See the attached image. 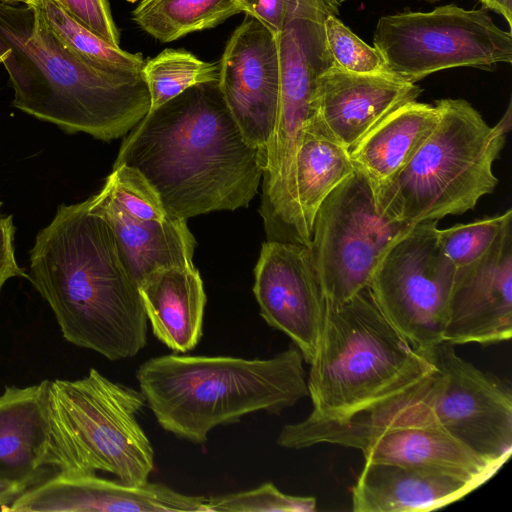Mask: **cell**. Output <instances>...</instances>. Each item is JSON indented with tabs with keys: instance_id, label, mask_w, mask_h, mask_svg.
Instances as JSON below:
<instances>
[{
	"instance_id": "obj_36",
	"label": "cell",
	"mask_w": 512,
	"mask_h": 512,
	"mask_svg": "<svg viewBox=\"0 0 512 512\" xmlns=\"http://www.w3.org/2000/svg\"><path fill=\"white\" fill-rule=\"evenodd\" d=\"M421 1H424V2H427V3H435V2H438L440 0H421Z\"/></svg>"
},
{
	"instance_id": "obj_6",
	"label": "cell",
	"mask_w": 512,
	"mask_h": 512,
	"mask_svg": "<svg viewBox=\"0 0 512 512\" xmlns=\"http://www.w3.org/2000/svg\"><path fill=\"white\" fill-rule=\"evenodd\" d=\"M439 120L405 166L374 188L378 210L410 225L461 215L494 191L492 165L512 126L511 101L490 126L464 99L435 102Z\"/></svg>"
},
{
	"instance_id": "obj_13",
	"label": "cell",
	"mask_w": 512,
	"mask_h": 512,
	"mask_svg": "<svg viewBox=\"0 0 512 512\" xmlns=\"http://www.w3.org/2000/svg\"><path fill=\"white\" fill-rule=\"evenodd\" d=\"M218 85L244 139L258 151L264 171L280 97L276 34L246 15L225 46Z\"/></svg>"
},
{
	"instance_id": "obj_15",
	"label": "cell",
	"mask_w": 512,
	"mask_h": 512,
	"mask_svg": "<svg viewBox=\"0 0 512 512\" xmlns=\"http://www.w3.org/2000/svg\"><path fill=\"white\" fill-rule=\"evenodd\" d=\"M512 336V225L490 250L456 274L443 342L494 344Z\"/></svg>"
},
{
	"instance_id": "obj_38",
	"label": "cell",
	"mask_w": 512,
	"mask_h": 512,
	"mask_svg": "<svg viewBox=\"0 0 512 512\" xmlns=\"http://www.w3.org/2000/svg\"><path fill=\"white\" fill-rule=\"evenodd\" d=\"M1 205H2V204H1V202H0V209H1Z\"/></svg>"
},
{
	"instance_id": "obj_26",
	"label": "cell",
	"mask_w": 512,
	"mask_h": 512,
	"mask_svg": "<svg viewBox=\"0 0 512 512\" xmlns=\"http://www.w3.org/2000/svg\"><path fill=\"white\" fill-rule=\"evenodd\" d=\"M142 74L150 94V109H157L188 88L219 80V62H207L184 49H165L144 61Z\"/></svg>"
},
{
	"instance_id": "obj_30",
	"label": "cell",
	"mask_w": 512,
	"mask_h": 512,
	"mask_svg": "<svg viewBox=\"0 0 512 512\" xmlns=\"http://www.w3.org/2000/svg\"><path fill=\"white\" fill-rule=\"evenodd\" d=\"M324 31L330 54L341 69L358 74L390 73L379 51L356 36L337 15L326 17Z\"/></svg>"
},
{
	"instance_id": "obj_31",
	"label": "cell",
	"mask_w": 512,
	"mask_h": 512,
	"mask_svg": "<svg viewBox=\"0 0 512 512\" xmlns=\"http://www.w3.org/2000/svg\"><path fill=\"white\" fill-rule=\"evenodd\" d=\"M75 20L111 45L119 46L120 34L108 0H56Z\"/></svg>"
},
{
	"instance_id": "obj_17",
	"label": "cell",
	"mask_w": 512,
	"mask_h": 512,
	"mask_svg": "<svg viewBox=\"0 0 512 512\" xmlns=\"http://www.w3.org/2000/svg\"><path fill=\"white\" fill-rule=\"evenodd\" d=\"M422 89L391 73L358 74L335 63L319 78L316 118L326 132L349 149L387 114L417 100Z\"/></svg>"
},
{
	"instance_id": "obj_33",
	"label": "cell",
	"mask_w": 512,
	"mask_h": 512,
	"mask_svg": "<svg viewBox=\"0 0 512 512\" xmlns=\"http://www.w3.org/2000/svg\"><path fill=\"white\" fill-rule=\"evenodd\" d=\"M15 226L12 215L0 217V293L6 282L29 275L18 265L14 248Z\"/></svg>"
},
{
	"instance_id": "obj_22",
	"label": "cell",
	"mask_w": 512,
	"mask_h": 512,
	"mask_svg": "<svg viewBox=\"0 0 512 512\" xmlns=\"http://www.w3.org/2000/svg\"><path fill=\"white\" fill-rule=\"evenodd\" d=\"M438 120L435 104L414 100L397 107L348 149L354 168L380 186L405 166Z\"/></svg>"
},
{
	"instance_id": "obj_25",
	"label": "cell",
	"mask_w": 512,
	"mask_h": 512,
	"mask_svg": "<svg viewBox=\"0 0 512 512\" xmlns=\"http://www.w3.org/2000/svg\"><path fill=\"white\" fill-rule=\"evenodd\" d=\"M30 6L54 36L78 56L109 67L141 72L140 53H130L100 38L69 15L56 0H1Z\"/></svg>"
},
{
	"instance_id": "obj_24",
	"label": "cell",
	"mask_w": 512,
	"mask_h": 512,
	"mask_svg": "<svg viewBox=\"0 0 512 512\" xmlns=\"http://www.w3.org/2000/svg\"><path fill=\"white\" fill-rule=\"evenodd\" d=\"M239 12V0H141L132 19L145 33L168 43Z\"/></svg>"
},
{
	"instance_id": "obj_2",
	"label": "cell",
	"mask_w": 512,
	"mask_h": 512,
	"mask_svg": "<svg viewBox=\"0 0 512 512\" xmlns=\"http://www.w3.org/2000/svg\"><path fill=\"white\" fill-rule=\"evenodd\" d=\"M90 198L61 204L30 251L29 281L50 306L63 338L110 361L136 356L148 320L138 284Z\"/></svg>"
},
{
	"instance_id": "obj_35",
	"label": "cell",
	"mask_w": 512,
	"mask_h": 512,
	"mask_svg": "<svg viewBox=\"0 0 512 512\" xmlns=\"http://www.w3.org/2000/svg\"><path fill=\"white\" fill-rule=\"evenodd\" d=\"M485 9L497 12L507 21L509 27L512 25V0H479Z\"/></svg>"
},
{
	"instance_id": "obj_12",
	"label": "cell",
	"mask_w": 512,
	"mask_h": 512,
	"mask_svg": "<svg viewBox=\"0 0 512 512\" xmlns=\"http://www.w3.org/2000/svg\"><path fill=\"white\" fill-rule=\"evenodd\" d=\"M276 442L287 449L320 443L362 452L364 462L390 463L434 470L481 485L504 464L489 460L435 426H363L294 430L284 425Z\"/></svg>"
},
{
	"instance_id": "obj_18",
	"label": "cell",
	"mask_w": 512,
	"mask_h": 512,
	"mask_svg": "<svg viewBox=\"0 0 512 512\" xmlns=\"http://www.w3.org/2000/svg\"><path fill=\"white\" fill-rule=\"evenodd\" d=\"M89 210L111 228L124 266L138 285L156 269L193 265L196 241L186 219L175 214L164 221L136 219L103 188L90 197Z\"/></svg>"
},
{
	"instance_id": "obj_14",
	"label": "cell",
	"mask_w": 512,
	"mask_h": 512,
	"mask_svg": "<svg viewBox=\"0 0 512 512\" xmlns=\"http://www.w3.org/2000/svg\"><path fill=\"white\" fill-rule=\"evenodd\" d=\"M253 293L260 316L287 335L304 362L316 353L325 297L306 245L268 240L254 269Z\"/></svg>"
},
{
	"instance_id": "obj_20",
	"label": "cell",
	"mask_w": 512,
	"mask_h": 512,
	"mask_svg": "<svg viewBox=\"0 0 512 512\" xmlns=\"http://www.w3.org/2000/svg\"><path fill=\"white\" fill-rule=\"evenodd\" d=\"M49 380L26 387L6 386L0 395V480L40 482L49 442Z\"/></svg>"
},
{
	"instance_id": "obj_37",
	"label": "cell",
	"mask_w": 512,
	"mask_h": 512,
	"mask_svg": "<svg viewBox=\"0 0 512 512\" xmlns=\"http://www.w3.org/2000/svg\"><path fill=\"white\" fill-rule=\"evenodd\" d=\"M344 1H346V0H337V2H338L339 4H340V3H342V2H344Z\"/></svg>"
},
{
	"instance_id": "obj_34",
	"label": "cell",
	"mask_w": 512,
	"mask_h": 512,
	"mask_svg": "<svg viewBox=\"0 0 512 512\" xmlns=\"http://www.w3.org/2000/svg\"><path fill=\"white\" fill-rule=\"evenodd\" d=\"M27 488L26 485L0 480V510L10 505Z\"/></svg>"
},
{
	"instance_id": "obj_16",
	"label": "cell",
	"mask_w": 512,
	"mask_h": 512,
	"mask_svg": "<svg viewBox=\"0 0 512 512\" xmlns=\"http://www.w3.org/2000/svg\"><path fill=\"white\" fill-rule=\"evenodd\" d=\"M204 496L186 495L162 483L128 485L96 473L58 472L23 491L9 512H207Z\"/></svg>"
},
{
	"instance_id": "obj_19",
	"label": "cell",
	"mask_w": 512,
	"mask_h": 512,
	"mask_svg": "<svg viewBox=\"0 0 512 512\" xmlns=\"http://www.w3.org/2000/svg\"><path fill=\"white\" fill-rule=\"evenodd\" d=\"M480 485L426 468L364 462L352 489V509L427 512L464 497Z\"/></svg>"
},
{
	"instance_id": "obj_1",
	"label": "cell",
	"mask_w": 512,
	"mask_h": 512,
	"mask_svg": "<svg viewBox=\"0 0 512 512\" xmlns=\"http://www.w3.org/2000/svg\"><path fill=\"white\" fill-rule=\"evenodd\" d=\"M137 169L165 208L186 220L247 207L263 164L241 134L218 81L192 86L129 131L113 166Z\"/></svg>"
},
{
	"instance_id": "obj_9",
	"label": "cell",
	"mask_w": 512,
	"mask_h": 512,
	"mask_svg": "<svg viewBox=\"0 0 512 512\" xmlns=\"http://www.w3.org/2000/svg\"><path fill=\"white\" fill-rule=\"evenodd\" d=\"M412 226L382 214L372 183L354 169L318 208L307 246L325 299L343 302L369 287L385 253Z\"/></svg>"
},
{
	"instance_id": "obj_8",
	"label": "cell",
	"mask_w": 512,
	"mask_h": 512,
	"mask_svg": "<svg viewBox=\"0 0 512 512\" xmlns=\"http://www.w3.org/2000/svg\"><path fill=\"white\" fill-rule=\"evenodd\" d=\"M387 70L407 82L453 67L492 70L512 63V35L499 28L487 9L455 4L430 12L382 16L373 36Z\"/></svg>"
},
{
	"instance_id": "obj_21",
	"label": "cell",
	"mask_w": 512,
	"mask_h": 512,
	"mask_svg": "<svg viewBox=\"0 0 512 512\" xmlns=\"http://www.w3.org/2000/svg\"><path fill=\"white\" fill-rule=\"evenodd\" d=\"M153 335L175 353L194 349L203 335L206 294L194 265L159 268L138 285Z\"/></svg>"
},
{
	"instance_id": "obj_4",
	"label": "cell",
	"mask_w": 512,
	"mask_h": 512,
	"mask_svg": "<svg viewBox=\"0 0 512 512\" xmlns=\"http://www.w3.org/2000/svg\"><path fill=\"white\" fill-rule=\"evenodd\" d=\"M0 63L14 91L12 105L67 133L111 141L127 134L150 109L142 71L78 56L25 4L0 0Z\"/></svg>"
},
{
	"instance_id": "obj_29",
	"label": "cell",
	"mask_w": 512,
	"mask_h": 512,
	"mask_svg": "<svg viewBox=\"0 0 512 512\" xmlns=\"http://www.w3.org/2000/svg\"><path fill=\"white\" fill-rule=\"evenodd\" d=\"M316 499L281 492L273 483L257 488L208 498V512H313Z\"/></svg>"
},
{
	"instance_id": "obj_28",
	"label": "cell",
	"mask_w": 512,
	"mask_h": 512,
	"mask_svg": "<svg viewBox=\"0 0 512 512\" xmlns=\"http://www.w3.org/2000/svg\"><path fill=\"white\" fill-rule=\"evenodd\" d=\"M102 188L125 213L136 219L164 221L172 215L148 180L126 164L113 166Z\"/></svg>"
},
{
	"instance_id": "obj_5",
	"label": "cell",
	"mask_w": 512,
	"mask_h": 512,
	"mask_svg": "<svg viewBox=\"0 0 512 512\" xmlns=\"http://www.w3.org/2000/svg\"><path fill=\"white\" fill-rule=\"evenodd\" d=\"M303 363L294 344L267 359L169 354L143 362L136 379L164 430L203 444L217 426L258 411L278 415L307 397Z\"/></svg>"
},
{
	"instance_id": "obj_10",
	"label": "cell",
	"mask_w": 512,
	"mask_h": 512,
	"mask_svg": "<svg viewBox=\"0 0 512 512\" xmlns=\"http://www.w3.org/2000/svg\"><path fill=\"white\" fill-rule=\"evenodd\" d=\"M423 351L437 377L396 426L441 428L477 454L505 463L512 453L511 387L461 358L448 342Z\"/></svg>"
},
{
	"instance_id": "obj_23",
	"label": "cell",
	"mask_w": 512,
	"mask_h": 512,
	"mask_svg": "<svg viewBox=\"0 0 512 512\" xmlns=\"http://www.w3.org/2000/svg\"><path fill=\"white\" fill-rule=\"evenodd\" d=\"M348 149L323 128L316 114L308 121L296 156V197L307 235L326 197L354 171Z\"/></svg>"
},
{
	"instance_id": "obj_3",
	"label": "cell",
	"mask_w": 512,
	"mask_h": 512,
	"mask_svg": "<svg viewBox=\"0 0 512 512\" xmlns=\"http://www.w3.org/2000/svg\"><path fill=\"white\" fill-rule=\"evenodd\" d=\"M307 380L313 410L305 427L389 422L420 402L437 369L384 317L369 287L325 313Z\"/></svg>"
},
{
	"instance_id": "obj_32",
	"label": "cell",
	"mask_w": 512,
	"mask_h": 512,
	"mask_svg": "<svg viewBox=\"0 0 512 512\" xmlns=\"http://www.w3.org/2000/svg\"><path fill=\"white\" fill-rule=\"evenodd\" d=\"M293 0H239L240 12L257 19L276 35L281 31Z\"/></svg>"
},
{
	"instance_id": "obj_11",
	"label": "cell",
	"mask_w": 512,
	"mask_h": 512,
	"mask_svg": "<svg viewBox=\"0 0 512 512\" xmlns=\"http://www.w3.org/2000/svg\"><path fill=\"white\" fill-rule=\"evenodd\" d=\"M437 224L412 226L385 253L369 285L384 317L421 351L443 342L456 274L440 247Z\"/></svg>"
},
{
	"instance_id": "obj_7",
	"label": "cell",
	"mask_w": 512,
	"mask_h": 512,
	"mask_svg": "<svg viewBox=\"0 0 512 512\" xmlns=\"http://www.w3.org/2000/svg\"><path fill=\"white\" fill-rule=\"evenodd\" d=\"M142 392L91 368L77 380H49L45 466L58 472L104 471L128 485L148 482L154 450L137 421Z\"/></svg>"
},
{
	"instance_id": "obj_27",
	"label": "cell",
	"mask_w": 512,
	"mask_h": 512,
	"mask_svg": "<svg viewBox=\"0 0 512 512\" xmlns=\"http://www.w3.org/2000/svg\"><path fill=\"white\" fill-rule=\"evenodd\" d=\"M512 223V210L467 224L438 228V241L444 254L456 268L468 266L482 258L505 227Z\"/></svg>"
}]
</instances>
